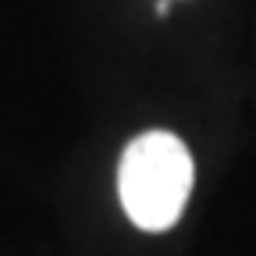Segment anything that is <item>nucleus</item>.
I'll return each instance as SVG.
<instances>
[{
    "label": "nucleus",
    "instance_id": "nucleus-2",
    "mask_svg": "<svg viewBox=\"0 0 256 256\" xmlns=\"http://www.w3.org/2000/svg\"><path fill=\"white\" fill-rule=\"evenodd\" d=\"M171 14V4L168 0H156V18H168Z\"/></svg>",
    "mask_w": 256,
    "mask_h": 256
},
{
    "label": "nucleus",
    "instance_id": "nucleus-1",
    "mask_svg": "<svg viewBox=\"0 0 256 256\" xmlns=\"http://www.w3.org/2000/svg\"><path fill=\"white\" fill-rule=\"evenodd\" d=\"M192 182H196V164L188 146L164 128L136 136L118 164L121 206L142 232L174 228L192 196Z\"/></svg>",
    "mask_w": 256,
    "mask_h": 256
}]
</instances>
